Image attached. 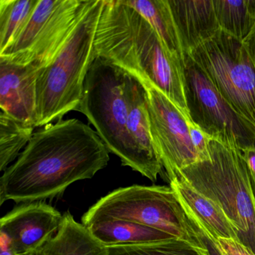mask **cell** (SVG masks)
Here are the masks:
<instances>
[{"instance_id":"obj_3","label":"cell","mask_w":255,"mask_h":255,"mask_svg":"<svg viewBox=\"0 0 255 255\" xmlns=\"http://www.w3.org/2000/svg\"><path fill=\"white\" fill-rule=\"evenodd\" d=\"M126 74L114 64L95 56L76 111L87 118L110 153L117 156L123 166L154 183L163 171L147 159L128 130Z\"/></svg>"},{"instance_id":"obj_21","label":"cell","mask_w":255,"mask_h":255,"mask_svg":"<svg viewBox=\"0 0 255 255\" xmlns=\"http://www.w3.org/2000/svg\"><path fill=\"white\" fill-rule=\"evenodd\" d=\"M39 0H0V54L18 36Z\"/></svg>"},{"instance_id":"obj_25","label":"cell","mask_w":255,"mask_h":255,"mask_svg":"<svg viewBox=\"0 0 255 255\" xmlns=\"http://www.w3.org/2000/svg\"><path fill=\"white\" fill-rule=\"evenodd\" d=\"M241 153L247 165L251 189L255 201V148L244 150Z\"/></svg>"},{"instance_id":"obj_23","label":"cell","mask_w":255,"mask_h":255,"mask_svg":"<svg viewBox=\"0 0 255 255\" xmlns=\"http://www.w3.org/2000/svg\"><path fill=\"white\" fill-rule=\"evenodd\" d=\"M189 129L191 141H192L195 150L198 152V155L201 158V161L208 159L210 156L209 155V142L211 138L205 132H203L192 122H189Z\"/></svg>"},{"instance_id":"obj_18","label":"cell","mask_w":255,"mask_h":255,"mask_svg":"<svg viewBox=\"0 0 255 255\" xmlns=\"http://www.w3.org/2000/svg\"><path fill=\"white\" fill-rule=\"evenodd\" d=\"M139 13L159 35L168 51L184 58L168 0H123Z\"/></svg>"},{"instance_id":"obj_19","label":"cell","mask_w":255,"mask_h":255,"mask_svg":"<svg viewBox=\"0 0 255 255\" xmlns=\"http://www.w3.org/2000/svg\"><path fill=\"white\" fill-rule=\"evenodd\" d=\"M219 29L243 41L255 24V0H213Z\"/></svg>"},{"instance_id":"obj_27","label":"cell","mask_w":255,"mask_h":255,"mask_svg":"<svg viewBox=\"0 0 255 255\" xmlns=\"http://www.w3.org/2000/svg\"><path fill=\"white\" fill-rule=\"evenodd\" d=\"M243 43L255 65V24Z\"/></svg>"},{"instance_id":"obj_12","label":"cell","mask_w":255,"mask_h":255,"mask_svg":"<svg viewBox=\"0 0 255 255\" xmlns=\"http://www.w3.org/2000/svg\"><path fill=\"white\" fill-rule=\"evenodd\" d=\"M40 70L0 58V109L25 125H36V83Z\"/></svg>"},{"instance_id":"obj_24","label":"cell","mask_w":255,"mask_h":255,"mask_svg":"<svg viewBox=\"0 0 255 255\" xmlns=\"http://www.w3.org/2000/svg\"><path fill=\"white\" fill-rule=\"evenodd\" d=\"M215 243L222 255H252L244 246L235 240L220 238Z\"/></svg>"},{"instance_id":"obj_16","label":"cell","mask_w":255,"mask_h":255,"mask_svg":"<svg viewBox=\"0 0 255 255\" xmlns=\"http://www.w3.org/2000/svg\"><path fill=\"white\" fill-rule=\"evenodd\" d=\"M107 247L67 212L56 235L37 252V255H107Z\"/></svg>"},{"instance_id":"obj_15","label":"cell","mask_w":255,"mask_h":255,"mask_svg":"<svg viewBox=\"0 0 255 255\" xmlns=\"http://www.w3.org/2000/svg\"><path fill=\"white\" fill-rule=\"evenodd\" d=\"M125 99L128 107V130L131 136L147 159L163 171L150 136L145 89L138 79L128 73L126 74Z\"/></svg>"},{"instance_id":"obj_22","label":"cell","mask_w":255,"mask_h":255,"mask_svg":"<svg viewBox=\"0 0 255 255\" xmlns=\"http://www.w3.org/2000/svg\"><path fill=\"white\" fill-rule=\"evenodd\" d=\"M107 255H207L204 247L195 249L192 245L174 238L146 244L107 247Z\"/></svg>"},{"instance_id":"obj_13","label":"cell","mask_w":255,"mask_h":255,"mask_svg":"<svg viewBox=\"0 0 255 255\" xmlns=\"http://www.w3.org/2000/svg\"><path fill=\"white\" fill-rule=\"evenodd\" d=\"M183 54L213 38L220 29L213 0H168Z\"/></svg>"},{"instance_id":"obj_5","label":"cell","mask_w":255,"mask_h":255,"mask_svg":"<svg viewBox=\"0 0 255 255\" xmlns=\"http://www.w3.org/2000/svg\"><path fill=\"white\" fill-rule=\"evenodd\" d=\"M209 155L174 177L216 203L231 222L239 243L255 255V201L246 161L238 149L213 138Z\"/></svg>"},{"instance_id":"obj_6","label":"cell","mask_w":255,"mask_h":255,"mask_svg":"<svg viewBox=\"0 0 255 255\" xmlns=\"http://www.w3.org/2000/svg\"><path fill=\"white\" fill-rule=\"evenodd\" d=\"M103 219H122L168 233L197 249L199 227L171 186L132 185L110 192L82 217L85 226Z\"/></svg>"},{"instance_id":"obj_26","label":"cell","mask_w":255,"mask_h":255,"mask_svg":"<svg viewBox=\"0 0 255 255\" xmlns=\"http://www.w3.org/2000/svg\"><path fill=\"white\" fill-rule=\"evenodd\" d=\"M198 227H199V238L206 254L207 255H222V252L216 246V243L210 239V237L204 232V230L199 225Z\"/></svg>"},{"instance_id":"obj_11","label":"cell","mask_w":255,"mask_h":255,"mask_svg":"<svg viewBox=\"0 0 255 255\" xmlns=\"http://www.w3.org/2000/svg\"><path fill=\"white\" fill-rule=\"evenodd\" d=\"M88 0H61L51 17L44 23L30 50L11 63L41 70L59 53L77 25Z\"/></svg>"},{"instance_id":"obj_8","label":"cell","mask_w":255,"mask_h":255,"mask_svg":"<svg viewBox=\"0 0 255 255\" xmlns=\"http://www.w3.org/2000/svg\"><path fill=\"white\" fill-rule=\"evenodd\" d=\"M183 68L190 120L210 138L241 152L255 148V125L223 98L187 54H184Z\"/></svg>"},{"instance_id":"obj_7","label":"cell","mask_w":255,"mask_h":255,"mask_svg":"<svg viewBox=\"0 0 255 255\" xmlns=\"http://www.w3.org/2000/svg\"><path fill=\"white\" fill-rule=\"evenodd\" d=\"M187 55L223 98L255 125V65L243 41L219 30Z\"/></svg>"},{"instance_id":"obj_9","label":"cell","mask_w":255,"mask_h":255,"mask_svg":"<svg viewBox=\"0 0 255 255\" xmlns=\"http://www.w3.org/2000/svg\"><path fill=\"white\" fill-rule=\"evenodd\" d=\"M146 91L150 136L168 181L183 168L201 161L191 141L189 122L179 107L151 83Z\"/></svg>"},{"instance_id":"obj_2","label":"cell","mask_w":255,"mask_h":255,"mask_svg":"<svg viewBox=\"0 0 255 255\" xmlns=\"http://www.w3.org/2000/svg\"><path fill=\"white\" fill-rule=\"evenodd\" d=\"M94 56L150 82L190 120L183 59L170 53L150 23L123 0H104Z\"/></svg>"},{"instance_id":"obj_17","label":"cell","mask_w":255,"mask_h":255,"mask_svg":"<svg viewBox=\"0 0 255 255\" xmlns=\"http://www.w3.org/2000/svg\"><path fill=\"white\" fill-rule=\"evenodd\" d=\"M86 227L106 247L146 244L176 238L164 231L122 219H99Z\"/></svg>"},{"instance_id":"obj_10","label":"cell","mask_w":255,"mask_h":255,"mask_svg":"<svg viewBox=\"0 0 255 255\" xmlns=\"http://www.w3.org/2000/svg\"><path fill=\"white\" fill-rule=\"evenodd\" d=\"M63 215L44 201L24 203L0 220V240L15 255L37 253L59 231Z\"/></svg>"},{"instance_id":"obj_20","label":"cell","mask_w":255,"mask_h":255,"mask_svg":"<svg viewBox=\"0 0 255 255\" xmlns=\"http://www.w3.org/2000/svg\"><path fill=\"white\" fill-rule=\"evenodd\" d=\"M35 128L0 112V171L4 172L24 150Z\"/></svg>"},{"instance_id":"obj_14","label":"cell","mask_w":255,"mask_h":255,"mask_svg":"<svg viewBox=\"0 0 255 255\" xmlns=\"http://www.w3.org/2000/svg\"><path fill=\"white\" fill-rule=\"evenodd\" d=\"M169 183L188 214L212 240L216 242L222 238L238 242L231 222L216 203L195 190L181 177H173Z\"/></svg>"},{"instance_id":"obj_28","label":"cell","mask_w":255,"mask_h":255,"mask_svg":"<svg viewBox=\"0 0 255 255\" xmlns=\"http://www.w3.org/2000/svg\"><path fill=\"white\" fill-rule=\"evenodd\" d=\"M0 244H1V253L0 255H37V253H28L23 254V255H15L11 252L7 247L6 244L2 240H0Z\"/></svg>"},{"instance_id":"obj_1","label":"cell","mask_w":255,"mask_h":255,"mask_svg":"<svg viewBox=\"0 0 255 255\" xmlns=\"http://www.w3.org/2000/svg\"><path fill=\"white\" fill-rule=\"evenodd\" d=\"M110 162L96 131L77 119L56 121L34 132L17 160L0 178V205L43 201L91 179Z\"/></svg>"},{"instance_id":"obj_4","label":"cell","mask_w":255,"mask_h":255,"mask_svg":"<svg viewBox=\"0 0 255 255\" xmlns=\"http://www.w3.org/2000/svg\"><path fill=\"white\" fill-rule=\"evenodd\" d=\"M104 0H88L83 14L52 62L40 70L36 83V125L41 128L76 111L94 56Z\"/></svg>"}]
</instances>
